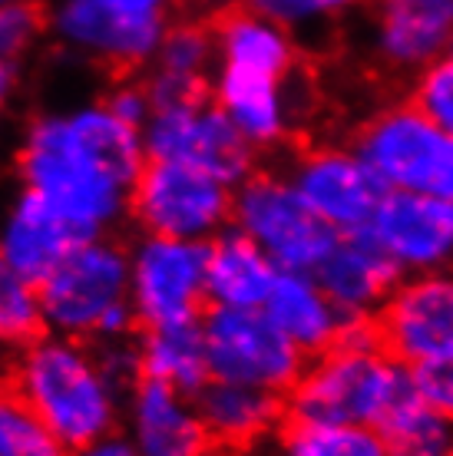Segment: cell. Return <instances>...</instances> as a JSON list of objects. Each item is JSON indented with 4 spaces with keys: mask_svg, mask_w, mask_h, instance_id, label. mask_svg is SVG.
Listing matches in <instances>:
<instances>
[{
    "mask_svg": "<svg viewBox=\"0 0 453 456\" xmlns=\"http://www.w3.org/2000/svg\"><path fill=\"white\" fill-rule=\"evenodd\" d=\"M146 162L143 133L100 96L37 110L17 133L13 179L57 208L77 239H96L129 222Z\"/></svg>",
    "mask_w": 453,
    "mask_h": 456,
    "instance_id": "1",
    "label": "cell"
},
{
    "mask_svg": "<svg viewBox=\"0 0 453 456\" xmlns=\"http://www.w3.org/2000/svg\"><path fill=\"white\" fill-rule=\"evenodd\" d=\"M11 387L73 450L119 430L126 384L90 341L44 331L11 361Z\"/></svg>",
    "mask_w": 453,
    "mask_h": 456,
    "instance_id": "2",
    "label": "cell"
},
{
    "mask_svg": "<svg viewBox=\"0 0 453 456\" xmlns=\"http://www.w3.org/2000/svg\"><path fill=\"white\" fill-rule=\"evenodd\" d=\"M46 331L90 344L133 341L139 334L129 301V245L116 235L79 239L40 281Z\"/></svg>",
    "mask_w": 453,
    "mask_h": 456,
    "instance_id": "3",
    "label": "cell"
},
{
    "mask_svg": "<svg viewBox=\"0 0 453 456\" xmlns=\"http://www.w3.org/2000/svg\"><path fill=\"white\" fill-rule=\"evenodd\" d=\"M417 394L414 370L384 347H348L311 357L295 390L284 397L288 420L381 427L397 403Z\"/></svg>",
    "mask_w": 453,
    "mask_h": 456,
    "instance_id": "4",
    "label": "cell"
},
{
    "mask_svg": "<svg viewBox=\"0 0 453 456\" xmlns=\"http://www.w3.org/2000/svg\"><path fill=\"white\" fill-rule=\"evenodd\" d=\"M169 23L172 7L159 0H54L46 11V34L70 57L116 77L143 73Z\"/></svg>",
    "mask_w": 453,
    "mask_h": 456,
    "instance_id": "5",
    "label": "cell"
},
{
    "mask_svg": "<svg viewBox=\"0 0 453 456\" xmlns=\"http://www.w3.org/2000/svg\"><path fill=\"white\" fill-rule=\"evenodd\" d=\"M387 192H420L453 202V136L410 100L381 106L351 136Z\"/></svg>",
    "mask_w": 453,
    "mask_h": 456,
    "instance_id": "6",
    "label": "cell"
},
{
    "mask_svg": "<svg viewBox=\"0 0 453 456\" xmlns=\"http://www.w3.org/2000/svg\"><path fill=\"white\" fill-rule=\"evenodd\" d=\"M232 225L245 232L282 272H317L341 239L311 212L284 169H255L235 185Z\"/></svg>",
    "mask_w": 453,
    "mask_h": 456,
    "instance_id": "7",
    "label": "cell"
},
{
    "mask_svg": "<svg viewBox=\"0 0 453 456\" xmlns=\"http://www.w3.org/2000/svg\"><path fill=\"white\" fill-rule=\"evenodd\" d=\"M235 185L185 162L149 159L133 189L129 222L149 235L212 241L232 228Z\"/></svg>",
    "mask_w": 453,
    "mask_h": 456,
    "instance_id": "8",
    "label": "cell"
},
{
    "mask_svg": "<svg viewBox=\"0 0 453 456\" xmlns=\"http://www.w3.org/2000/svg\"><path fill=\"white\" fill-rule=\"evenodd\" d=\"M129 301L143 328L202 318L209 311V241L139 232L129 241Z\"/></svg>",
    "mask_w": 453,
    "mask_h": 456,
    "instance_id": "9",
    "label": "cell"
},
{
    "mask_svg": "<svg viewBox=\"0 0 453 456\" xmlns=\"http://www.w3.org/2000/svg\"><path fill=\"white\" fill-rule=\"evenodd\" d=\"M202 331L216 380H235L288 397L311 361L275 328L261 308L209 305L202 314Z\"/></svg>",
    "mask_w": 453,
    "mask_h": 456,
    "instance_id": "10",
    "label": "cell"
},
{
    "mask_svg": "<svg viewBox=\"0 0 453 456\" xmlns=\"http://www.w3.org/2000/svg\"><path fill=\"white\" fill-rule=\"evenodd\" d=\"M143 146L149 159L199 166L228 185L245 183L259 169V152L209 96L189 103H156L143 126Z\"/></svg>",
    "mask_w": 453,
    "mask_h": 456,
    "instance_id": "11",
    "label": "cell"
},
{
    "mask_svg": "<svg viewBox=\"0 0 453 456\" xmlns=\"http://www.w3.org/2000/svg\"><path fill=\"white\" fill-rule=\"evenodd\" d=\"M284 175L317 218L338 235H364L377 206L384 202V183L364 162L354 142H315L295 152Z\"/></svg>",
    "mask_w": 453,
    "mask_h": 456,
    "instance_id": "12",
    "label": "cell"
},
{
    "mask_svg": "<svg viewBox=\"0 0 453 456\" xmlns=\"http://www.w3.org/2000/svg\"><path fill=\"white\" fill-rule=\"evenodd\" d=\"M375 324L381 347L400 364L420 367L453 354V272L404 274Z\"/></svg>",
    "mask_w": 453,
    "mask_h": 456,
    "instance_id": "13",
    "label": "cell"
},
{
    "mask_svg": "<svg viewBox=\"0 0 453 456\" xmlns=\"http://www.w3.org/2000/svg\"><path fill=\"white\" fill-rule=\"evenodd\" d=\"M400 274L453 272V202L420 192H387L364 232Z\"/></svg>",
    "mask_w": 453,
    "mask_h": 456,
    "instance_id": "14",
    "label": "cell"
},
{
    "mask_svg": "<svg viewBox=\"0 0 453 456\" xmlns=\"http://www.w3.org/2000/svg\"><path fill=\"white\" fill-rule=\"evenodd\" d=\"M367 44L377 67L417 77L453 50V0H371Z\"/></svg>",
    "mask_w": 453,
    "mask_h": 456,
    "instance_id": "15",
    "label": "cell"
},
{
    "mask_svg": "<svg viewBox=\"0 0 453 456\" xmlns=\"http://www.w3.org/2000/svg\"><path fill=\"white\" fill-rule=\"evenodd\" d=\"M119 430L139 456H212L216 450L195 394L149 377L126 390Z\"/></svg>",
    "mask_w": 453,
    "mask_h": 456,
    "instance_id": "16",
    "label": "cell"
},
{
    "mask_svg": "<svg viewBox=\"0 0 453 456\" xmlns=\"http://www.w3.org/2000/svg\"><path fill=\"white\" fill-rule=\"evenodd\" d=\"M209 100L235 123V129L249 139V146L265 156L288 146L301 119L295 77L278 80L265 73H245V69L216 67Z\"/></svg>",
    "mask_w": 453,
    "mask_h": 456,
    "instance_id": "17",
    "label": "cell"
},
{
    "mask_svg": "<svg viewBox=\"0 0 453 456\" xmlns=\"http://www.w3.org/2000/svg\"><path fill=\"white\" fill-rule=\"evenodd\" d=\"M77 241L67 218L21 183L0 195V255L37 285L67 258Z\"/></svg>",
    "mask_w": 453,
    "mask_h": 456,
    "instance_id": "18",
    "label": "cell"
},
{
    "mask_svg": "<svg viewBox=\"0 0 453 456\" xmlns=\"http://www.w3.org/2000/svg\"><path fill=\"white\" fill-rule=\"evenodd\" d=\"M315 274L344 321H375L404 278L367 235H341Z\"/></svg>",
    "mask_w": 453,
    "mask_h": 456,
    "instance_id": "19",
    "label": "cell"
},
{
    "mask_svg": "<svg viewBox=\"0 0 453 456\" xmlns=\"http://www.w3.org/2000/svg\"><path fill=\"white\" fill-rule=\"evenodd\" d=\"M212 37L218 67L265 73L278 80H292L298 73V37L245 4L218 13L212 20Z\"/></svg>",
    "mask_w": 453,
    "mask_h": 456,
    "instance_id": "20",
    "label": "cell"
},
{
    "mask_svg": "<svg viewBox=\"0 0 453 456\" xmlns=\"http://www.w3.org/2000/svg\"><path fill=\"white\" fill-rule=\"evenodd\" d=\"M205 430L222 450H245L265 436L278 434L288 420V403L282 394L235 384V380H209L195 394Z\"/></svg>",
    "mask_w": 453,
    "mask_h": 456,
    "instance_id": "21",
    "label": "cell"
},
{
    "mask_svg": "<svg viewBox=\"0 0 453 456\" xmlns=\"http://www.w3.org/2000/svg\"><path fill=\"white\" fill-rule=\"evenodd\" d=\"M216 67L218 57L212 23L172 20L143 80L156 103H189L209 96Z\"/></svg>",
    "mask_w": 453,
    "mask_h": 456,
    "instance_id": "22",
    "label": "cell"
},
{
    "mask_svg": "<svg viewBox=\"0 0 453 456\" xmlns=\"http://www.w3.org/2000/svg\"><path fill=\"white\" fill-rule=\"evenodd\" d=\"M261 311L308 357L331 351L348 324L334 301L325 295L315 272H278Z\"/></svg>",
    "mask_w": 453,
    "mask_h": 456,
    "instance_id": "23",
    "label": "cell"
},
{
    "mask_svg": "<svg viewBox=\"0 0 453 456\" xmlns=\"http://www.w3.org/2000/svg\"><path fill=\"white\" fill-rule=\"evenodd\" d=\"M278 265L235 225L209 241V305L261 308L275 288Z\"/></svg>",
    "mask_w": 453,
    "mask_h": 456,
    "instance_id": "24",
    "label": "cell"
},
{
    "mask_svg": "<svg viewBox=\"0 0 453 456\" xmlns=\"http://www.w3.org/2000/svg\"><path fill=\"white\" fill-rule=\"evenodd\" d=\"M136 354L139 374L149 380H162L169 387H179L185 394H199L212 380L202 318L139 328Z\"/></svg>",
    "mask_w": 453,
    "mask_h": 456,
    "instance_id": "25",
    "label": "cell"
},
{
    "mask_svg": "<svg viewBox=\"0 0 453 456\" xmlns=\"http://www.w3.org/2000/svg\"><path fill=\"white\" fill-rule=\"evenodd\" d=\"M275 436L278 456H391L381 430L358 423L284 420Z\"/></svg>",
    "mask_w": 453,
    "mask_h": 456,
    "instance_id": "26",
    "label": "cell"
},
{
    "mask_svg": "<svg viewBox=\"0 0 453 456\" xmlns=\"http://www.w3.org/2000/svg\"><path fill=\"white\" fill-rule=\"evenodd\" d=\"M391 456H453V420L414 394L377 427Z\"/></svg>",
    "mask_w": 453,
    "mask_h": 456,
    "instance_id": "27",
    "label": "cell"
},
{
    "mask_svg": "<svg viewBox=\"0 0 453 456\" xmlns=\"http://www.w3.org/2000/svg\"><path fill=\"white\" fill-rule=\"evenodd\" d=\"M44 331L40 285L0 255V354H17Z\"/></svg>",
    "mask_w": 453,
    "mask_h": 456,
    "instance_id": "28",
    "label": "cell"
},
{
    "mask_svg": "<svg viewBox=\"0 0 453 456\" xmlns=\"http://www.w3.org/2000/svg\"><path fill=\"white\" fill-rule=\"evenodd\" d=\"M0 456H67V446L11 384H0Z\"/></svg>",
    "mask_w": 453,
    "mask_h": 456,
    "instance_id": "29",
    "label": "cell"
},
{
    "mask_svg": "<svg viewBox=\"0 0 453 456\" xmlns=\"http://www.w3.org/2000/svg\"><path fill=\"white\" fill-rule=\"evenodd\" d=\"M238 4L272 17L295 37H308L344 23L358 11H367L371 0H238Z\"/></svg>",
    "mask_w": 453,
    "mask_h": 456,
    "instance_id": "30",
    "label": "cell"
},
{
    "mask_svg": "<svg viewBox=\"0 0 453 456\" xmlns=\"http://www.w3.org/2000/svg\"><path fill=\"white\" fill-rule=\"evenodd\" d=\"M46 34V13L34 0H17L0 11V63L21 67Z\"/></svg>",
    "mask_w": 453,
    "mask_h": 456,
    "instance_id": "31",
    "label": "cell"
},
{
    "mask_svg": "<svg viewBox=\"0 0 453 456\" xmlns=\"http://www.w3.org/2000/svg\"><path fill=\"white\" fill-rule=\"evenodd\" d=\"M408 100L453 136V53L410 77Z\"/></svg>",
    "mask_w": 453,
    "mask_h": 456,
    "instance_id": "32",
    "label": "cell"
},
{
    "mask_svg": "<svg viewBox=\"0 0 453 456\" xmlns=\"http://www.w3.org/2000/svg\"><path fill=\"white\" fill-rule=\"evenodd\" d=\"M103 100L123 123L136 126L139 133H143L146 119L152 116V110H156V100H152L146 80H136V77H119L110 90L103 93Z\"/></svg>",
    "mask_w": 453,
    "mask_h": 456,
    "instance_id": "33",
    "label": "cell"
},
{
    "mask_svg": "<svg viewBox=\"0 0 453 456\" xmlns=\"http://www.w3.org/2000/svg\"><path fill=\"white\" fill-rule=\"evenodd\" d=\"M410 370H414V384H417L420 397L427 400L433 411H441L443 417L453 420V354L410 367Z\"/></svg>",
    "mask_w": 453,
    "mask_h": 456,
    "instance_id": "34",
    "label": "cell"
},
{
    "mask_svg": "<svg viewBox=\"0 0 453 456\" xmlns=\"http://www.w3.org/2000/svg\"><path fill=\"white\" fill-rule=\"evenodd\" d=\"M67 456H139V453L133 450V444L126 440L123 430H113V434L100 436V440L73 446V450H67Z\"/></svg>",
    "mask_w": 453,
    "mask_h": 456,
    "instance_id": "35",
    "label": "cell"
},
{
    "mask_svg": "<svg viewBox=\"0 0 453 456\" xmlns=\"http://www.w3.org/2000/svg\"><path fill=\"white\" fill-rule=\"evenodd\" d=\"M13 93H17V67L0 63V139H4V126H7V116H11Z\"/></svg>",
    "mask_w": 453,
    "mask_h": 456,
    "instance_id": "36",
    "label": "cell"
},
{
    "mask_svg": "<svg viewBox=\"0 0 453 456\" xmlns=\"http://www.w3.org/2000/svg\"><path fill=\"white\" fill-rule=\"evenodd\" d=\"M11 4H17V0H0V11H4V7H11Z\"/></svg>",
    "mask_w": 453,
    "mask_h": 456,
    "instance_id": "37",
    "label": "cell"
},
{
    "mask_svg": "<svg viewBox=\"0 0 453 456\" xmlns=\"http://www.w3.org/2000/svg\"><path fill=\"white\" fill-rule=\"evenodd\" d=\"M222 456H242V450H226Z\"/></svg>",
    "mask_w": 453,
    "mask_h": 456,
    "instance_id": "38",
    "label": "cell"
},
{
    "mask_svg": "<svg viewBox=\"0 0 453 456\" xmlns=\"http://www.w3.org/2000/svg\"><path fill=\"white\" fill-rule=\"evenodd\" d=\"M450 53H453V50H450Z\"/></svg>",
    "mask_w": 453,
    "mask_h": 456,
    "instance_id": "39",
    "label": "cell"
}]
</instances>
